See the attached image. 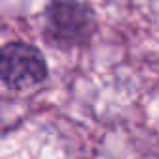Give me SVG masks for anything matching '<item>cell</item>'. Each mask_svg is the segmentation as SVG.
Listing matches in <instances>:
<instances>
[{
    "label": "cell",
    "mask_w": 159,
    "mask_h": 159,
    "mask_svg": "<svg viewBox=\"0 0 159 159\" xmlns=\"http://www.w3.org/2000/svg\"><path fill=\"white\" fill-rule=\"evenodd\" d=\"M98 30L92 6L81 0H49L43 10V39L62 51L84 47Z\"/></svg>",
    "instance_id": "6da1fadb"
},
{
    "label": "cell",
    "mask_w": 159,
    "mask_h": 159,
    "mask_svg": "<svg viewBox=\"0 0 159 159\" xmlns=\"http://www.w3.org/2000/svg\"><path fill=\"white\" fill-rule=\"evenodd\" d=\"M49 66L43 52L26 41H8L0 52V79L11 92H28L43 84Z\"/></svg>",
    "instance_id": "7a4b0ae2"
}]
</instances>
